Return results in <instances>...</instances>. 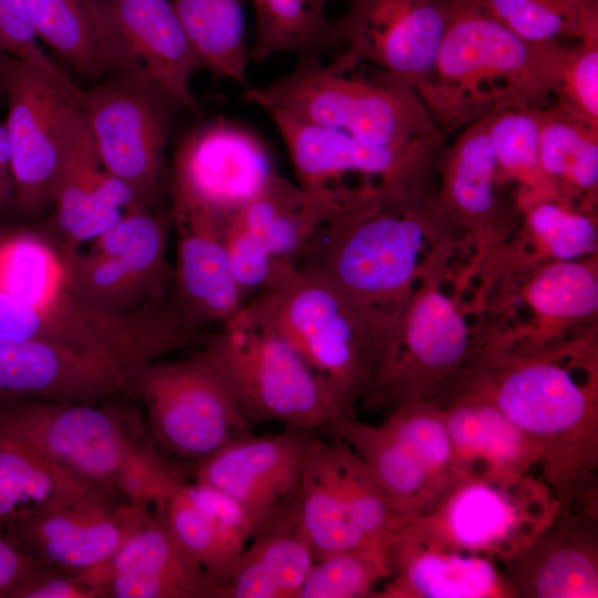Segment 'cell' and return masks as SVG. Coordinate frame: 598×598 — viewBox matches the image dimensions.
Returning <instances> with one entry per match:
<instances>
[{
    "mask_svg": "<svg viewBox=\"0 0 598 598\" xmlns=\"http://www.w3.org/2000/svg\"><path fill=\"white\" fill-rule=\"evenodd\" d=\"M332 202L330 187L307 189L276 172L229 219L251 234L276 260L296 264Z\"/></svg>",
    "mask_w": 598,
    "mask_h": 598,
    "instance_id": "obj_27",
    "label": "cell"
},
{
    "mask_svg": "<svg viewBox=\"0 0 598 598\" xmlns=\"http://www.w3.org/2000/svg\"><path fill=\"white\" fill-rule=\"evenodd\" d=\"M478 355L455 303L435 286H422L401 312L392 363L363 401L391 411L410 401L435 400L463 378Z\"/></svg>",
    "mask_w": 598,
    "mask_h": 598,
    "instance_id": "obj_12",
    "label": "cell"
},
{
    "mask_svg": "<svg viewBox=\"0 0 598 598\" xmlns=\"http://www.w3.org/2000/svg\"><path fill=\"white\" fill-rule=\"evenodd\" d=\"M38 38L80 76L99 82L134 66L94 14L89 0H29Z\"/></svg>",
    "mask_w": 598,
    "mask_h": 598,
    "instance_id": "obj_30",
    "label": "cell"
},
{
    "mask_svg": "<svg viewBox=\"0 0 598 598\" xmlns=\"http://www.w3.org/2000/svg\"><path fill=\"white\" fill-rule=\"evenodd\" d=\"M538 116L540 165L556 198L591 207L598 187V127L554 103Z\"/></svg>",
    "mask_w": 598,
    "mask_h": 598,
    "instance_id": "obj_31",
    "label": "cell"
},
{
    "mask_svg": "<svg viewBox=\"0 0 598 598\" xmlns=\"http://www.w3.org/2000/svg\"><path fill=\"white\" fill-rule=\"evenodd\" d=\"M182 548L205 570L219 588L241 554L231 547L203 513L187 498L182 485L156 506Z\"/></svg>",
    "mask_w": 598,
    "mask_h": 598,
    "instance_id": "obj_45",
    "label": "cell"
},
{
    "mask_svg": "<svg viewBox=\"0 0 598 598\" xmlns=\"http://www.w3.org/2000/svg\"><path fill=\"white\" fill-rule=\"evenodd\" d=\"M171 213L177 231L173 301L197 328L221 326L245 303L228 260L225 223L193 208L172 206Z\"/></svg>",
    "mask_w": 598,
    "mask_h": 598,
    "instance_id": "obj_23",
    "label": "cell"
},
{
    "mask_svg": "<svg viewBox=\"0 0 598 598\" xmlns=\"http://www.w3.org/2000/svg\"><path fill=\"white\" fill-rule=\"evenodd\" d=\"M554 104L598 127V34L568 45Z\"/></svg>",
    "mask_w": 598,
    "mask_h": 598,
    "instance_id": "obj_47",
    "label": "cell"
},
{
    "mask_svg": "<svg viewBox=\"0 0 598 598\" xmlns=\"http://www.w3.org/2000/svg\"><path fill=\"white\" fill-rule=\"evenodd\" d=\"M526 226L554 259L571 261L597 249V228L586 210L557 198H545L520 208Z\"/></svg>",
    "mask_w": 598,
    "mask_h": 598,
    "instance_id": "obj_46",
    "label": "cell"
},
{
    "mask_svg": "<svg viewBox=\"0 0 598 598\" xmlns=\"http://www.w3.org/2000/svg\"><path fill=\"white\" fill-rule=\"evenodd\" d=\"M11 142L6 124L0 123V174L9 178Z\"/></svg>",
    "mask_w": 598,
    "mask_h": 598,
    "instance_id": "obj_52",
    "label": "cell"
},
{
    "mask_svg": "<svg viewBox=\"0 0 598 598\" xmlns=\"http://www.w3.org/2000/svg\"><path fill=\"white\" fill-rule=\"evenodd\" d=\"M266 113L286 145L298 184L307 189L331 187L346 175L426 184L446 142L439 133L400 147L375 146L277 111Z\"/></svg>",
    "mask_w": 598,
    "mask_h": 598,
    "instance_id": "obj_15",
    "label": "cell"
},
{
    "mask_svg": "<svg viewBox=\"0 0 598 598\" xmlns=\"http://www.w3.org/2000/svg\"><path fill=\"white\" fill-rule=\"evenodd\" d=\"M349 1H352V0H349Z\"/></svg>",
    "mask_w": 598,
    "mask_h": 598,
    "instance_id": "obj_56",
    "label": "cell"
},
{
    "mask_svg": "<svg viewBox=\"0 0 598 598\" xmlns=\"http://www.w3.org/2000/svg\"><path fill=\"white\" fill-rule=\"evenodd\" d=\"M3 53H4V52L0 50V61H1V58H2V54H3ZM0 92H2V91H1V84H0Z\"/></svg>",
    "mask_w": 598,
    "mask_h": 598,
    "instance_id": "obj_54",
    "label": "cell"
},
{
    "mask_svg": "<svg viewBox=\"0 0 598 598\" xmlns=\"http://www.w3.org/2000/svg\"><path fill=\"white\" fill-rule=\"evenodd\" d=\"M312 437L307 431L290 429L264 436L251 433L198 462L195 482L237 501L258 529L298 493Z\"/></svg>",
    "mask_w": 598,
    "mask_h": 598,
    "instance_id": "obj_19",
    "label": "cell"
},
{
    "mask_svg": "<svg viewBox=\"0 0 598 598\" xmlns=\"http://www.w3.org/2000/svg\"><path fill=\"white\" fill-rule=\"evenodd\" d=\"M11 598H102V595L82 574L41 564Z\"/></svg>",
    "mask_w": 598,
    "mask_h": 598,
    "instance_id": "obj_50",
    "label": "cell"
},
{
    "mask_svg": "<svg viewBox=\"0 0 598 598\" xmlns=\"http://www.w3.org/2000/svg\"><path fill=\"white\" fill-rule=\"evenodd\" d=\"M382 424L445 485L461 473L442 409L434 400L421 399L399 405Z\"/></svg>",
    "mask_w": 598,
    "mask_h": 598,
    "instance_id": "obj_43",
    "label": "cell"
},
{
    "mask_svg": "<svg viewBox=\"0 0 598 598\" xmlns=\"http://www.w3.org/2000/svg\"><path fill=\"white\" fill-rule=\"evenodd\" d=\"M336 440L344 441L377 481L416 516L425 512L447 486L433 476L382 423L365 424L352 417L342 423Z\"/></svg>",
    "mask_w": 598,
    "mask_h": 598,
    "instance_id": "obj_34",
    "label": "cell"
},
{
    "mask_svg": "<svg viewBox=\"0 0 598 598\" xmlns=\"http://www.w3.org/2000/svg\"><path fill=\"white\" fill-rule=\"evenodd\" d=\"M130 374L68 347L0 338V402L38 399L102 404L133 399Z\"/></svg>",
    "mask_w": 598,
    "mask_h": 598,
    "instance_id": "obj_17",
    "label": "cell"
},
{
    "mask_svg": "<svg viewBox=\"0 0 598 598\" xmlns=\"http://www.w3.org/2000/svg\"><path fill=\"white\" fill-rule=\"evenodd\" d=\"M358 66L339 54L300 58L288 74L246 89L244 100L369 145L400 147L443 133L412 87Z\"/></svg>",
    "mask_w": 598,
    "mask_h": 598,
    "instance_id": "obj_6",
    "label": "cell"
},
{
    "mask_svg": "<svg viewBox=\"0 0 598 598\" xmlns=\"http://www.w3.org/2000/svg\"><path fill=\"white\" fill-rule=\"evenodd\" d=\"M337 480L351 518L367 545L386 550L417 516L399 503L342 440L330 443Z\"/></svg>",
    "mask_w": 598,
    "mask_h": 598,
    "instance_id": "obj_36",
    "label": "cell"
},
{
    "mask_svg": "<svg viewBox=\"0 0 598 598\" xmlns=\"http://www.w3.org/2000/svg\"><path fill=\"white\" fill-rule=\"evenodd\" d=\"M68 291L95 308L124 312L163 302L142 279L114 258L90 250H60Z\"/></svg>",
    "mask_w": 598,
    "mask_h": 598,
    "instance_id": "obj_40",
    "label": "cell"
},
{
    "mask_svg": "<svg viewBox=\"0 0 598 598\" xmlns=\"http://www.w3.org/2000/svg\"><path fill=\"white\" fill-rule=\"evenodd\" d=\"M334 21L338 54L415 92L431 75L450 0H352Z\"/></svg>",
    "mask_w": 598,
    "mask_h": 598,
    "instance_id": "obj_14",
    "label": "cell"
},
{
    "mask_svg": "<svg viewBox=\"0 0 598 598\" xmlns=\"http://www.w3.org/2000/svg\"><path fill=\"white\" fill-rule=\"evenodd\" d=\"M568 45L527 41L475 0H450L434 69L416 93L445 135L502 109H544L555 101Z\"/></svg>",
    "mask_w": 598,
    "mask_h": 598,
    "instance_id": "obj_4",
    "label": "cell"
},
{
    "mask_svg": "<svg viewBox=\"0 0 598 598\" xmlns=\"http://www.w3.org/2000/svg\"><path fill=\"white\" fill-rule=\"evenodd\" d=\"M133 399L145 410L155 444L196 461L251 434L214 352L205 348L181 361H152L131 375Z\"/></svg>",
    "mask_w": 598,
    "mask_h": 598,
    "instance_id": "obj_10",
    "label": "cell"
},
{
    "mask_svg": "<svg viewBox=\"0 0 598 598\" xmlns=\"http://www.w3.org/2000/svg\"><path fill=\"white\" fill-rule=\"evenodd\" d=\"M41 564L19 549L0 528V598H11Z\"/></svg>",
    "mask_w": 598,
    "mask_h": 598,
    "instance_id": "obj_51",
    "label": "cell"
},
{
    "mask_svg": "<svg viewBox=\"0 0 598 598\" xmlns=\"http://www.w3.org/2000/svg\"><path fill=\"white\" fill-rule=\"evenodd\" d=\"M200 63L213 74L248 89L250 49L245 0H169Z\"/></svg>",
    "mask_w": 598,
    "mask_h": 598,
    "instance_id": "obj_33",
    "label": "cell"
},
{
    "mask_svg": "<svg viewBox=\"0 0 598 598\" xmlns=\"http://www.w3.org/2000/svg\"><path fill=\"white\" fill-rule=\"evenodd\" d=\"M558 511L553 491L533 473L462 471L413 524L440 545L503 567Z\"/></svg>",
    "mask_w": 598,
    "mask_h": 598,
    "instance_id": "obj_9",
    "label": "cell"
},
{
    "mask_svg": "<svg viewBox=\"0 0 598 598\" xmlns=\"http://www.w3.org/2000/svg\"><path fill=\"white\" fill-rule=\"evenodd\" d=\"M11 182L0 174V206L4 205L10 197Z\"/></svg>",
    "mask_w": 598,
    "mask_h": 598,
    "instance_id": "obj_53",
    "label": "cell"
},
{
    "mask_svg": "<svg viewBox=\"0 0 598 598\" xmlns=\"http://www.w3.org/2000/svg\"><path fill=\"white\" fill-rule=\"evenodd\" d=\"M182 489L216 532L241 553L257 530L249 513L233 497L212 486L184 482Z\"/></svg>",
    "mask_w": 598,
    "mask_h": 598,
    "instance_id": "obj_49",
    "label": "cell"
},
{
    "mask_svg": "<svg viewBox=\"0 0 598 598\" xmlns=\"http://www.w3.org/2000/svg\"><path fill=\"white\" fill-rule=\"evenodd\" d=\"M82 575L102 598H219L218 586L151 507L106 561Z\"/></svg>",
    "mask_w": 598,
    "mask_h": 598,
    "instance_id": "obj_18",
    "label": "cell"
},
{
    "mask_svg": "<svg viewBox=\"0 0 598 598\" xmlns=\"http://www.w3.org/2000/svg\"><path fill=\"white\" fill-rule=\"evenodd\" d=\"M80 105L104 171L151 206L166 175V147L183 109L144 71L114 73L82 90Z\"/></svg>",
    "mask_w": 598,
    "mask_h": 598,
    "instance_id": "obj_11",
    "label": "cell"
},
{
    "mask_svg": "<svg viewBox=\"0 0 598 598\" xmlns=\"http://www.w3.org/2000/svg\"><path fill=\"white\" fill-rule=\"evenodd\" d=\"M276 173L264 142L223 117L199 124L175 151L168 185L172 206L198 209L223 223Z\"/></svg>",
    "mask_w": 598,
    "mask_h": 598,
    "instance_id": "obj_13",
    "label": "cell"
},
{
    "mask_svg": "<svg viewBox=\"0 0 598 598\" xmlns=\"http://www.w3.org/2000/svg\"><path fill=\"white\" fill-rule=\"evenodd\" d=\"M558 355L487 350L457 383L493 403L535 446L560 513L597 505V373L585 381Z\"/></svg>",
    "mask_w": 598,
    "mask_h": 598,
    "instance_id": "obj_2",
    "label": "cell"
},
{
    "mask_svg": "<svg viewBox=\"0 0 598 598\" xmlns=\"http://www.w3.org/2000/svg\"><path fill=\"white\" fill-rule=\"evenodd\" d=\"M255 14L250 59L262 62L278 53L298 59L337 50L334 21L328 16L332 0H245Z\"/></svg>",
    "mask_w": 598,
    "mask_h": 598,
    "instance_id": "obj_35",
    "label": "cell"
},
{
    "mask_svg": "<svg viewBox=\"0 0 598 598\" xmlns=\"http://www.w3.org/2000/svg\"><path fill=\"white\" fill-rule=\"evenodd\" d=\"M0 84L8 102L13 199L25 214L52 206L73 161L93 146L79 97L32 64L3 53Z\"/></svg>",
    "mask_w": 598,
    "mask_h": 598,
    "instance_id": "obj_8",
    "label": "cell"
},
{
    "mask_svg": "<svg viewBox=\"0 0 598 598\" xmlns=\"http://www.w3.org/2000/svg\"><path fill=\"white\" fill-rule=\"evenodd\" d=\"M31 307V306H30ZM30 309V308H29ZM29 312V311H28ZM27 320H28V316H27ZM25 340H27V324H25Z\"/></svg>",
    "mask_w": 598,
    "mask_h": 598,
    "instance_id": "obj_55",
    "label": "cell"
},
{
    "mask_svg": "<svg viewBox=\"0 0 598 598\" xmlns=\"http://www.w3.org/2000/svg\"><path fill=\"white\" fill-rule=\"evenodd\" d=\"M297 512L315 560L342 550L370 547L357 529L339 487L330 443L316 437L311 440L298 488Z\"/></svg>",
    "mask_w": 598,
    "mask_h": 598,
    "instance_id": "obj_32",
    "label": "cell"
},
{
    "mask_svg": "<svg viewBox=\"0 0 598 598\" xmlns=\"http://www.w3.org/2000/svg\"><path fill=\"white\" fill-rule=\"evenodd\" d=\"M518 37L566 43L598 34V0H475Z\"/></svg>",
    "mask_w": 598,
    "mask_h": 598,
    "instance_id": "obj_39",
    "label": "cell"
},
{
    "mask_svg": "<svg viewBox=\"0 0 598 598\" xmlns=\"http://www.w3.org/2000/svg\"><path fill=\"white\" fill-rule=\"evenodd\" d=\"M150 507L96 495L3 532L43 565L80 575L106 561Z\"/></svg>",
    "mask_w": 598,
    "mask_h": 598,
    "instance_id": "obj_16",
    "label": "cell"
},
{
    "mask_svg": "<svg viewBox=\"0 0 598 598\" xmlns=\"http://www.w3.org/2000/svg\"><path fill=\"white\" fill-rule=\"evenodd\" d=\"M331 188L332 205L296 265L369 306L401 315L431 235L455 224L425 186L365 181Z\"/></svg>",
    "mask_w": 598,
    "mask_h": 598,
    "instance_id": "obj_1",
    "label": "cell"
},
{
    "mask_svg": "<svg viewBox=\"0 0 598 598\" xmlns=\"http://www.w3.org/2000/svg\"><path fill=\"white\" fill-rule=\"evenodd\" d=\"M503 569L512 598H597V518L558 512Z\"/></svg>",
    "mask_w": 598,
    "mask_h": 598,
    "instance_id": "obj_22",
    "label": "cell"
},
{
    "mask_svg": "<svg viewBox=\"0 0 598 598\" xmlns=\"http://www.w3.org/2000/svg\"><path fill=\"white\" fill-rule=\"evenodd\" d=\"M539 110L508 107L485 117L501 176L518 187L515 200L519 209L539 199L556 198L540 165Z\"/></svg>",
    "mask_w": 598,
    "mask_h": 598,
    "instance_id": "obj_37",
    "label": "cell"
},
{
    "mask_svg": "<svg viewBox=\"0 0 598 598\" xmlns=\"http://www.w3.org/2000/svg\"><path fill=\"white\" fill-rule=\"evenodd\" d=\"M388 578L378 598H512L503 567L426 537L413 522L385 550Z\"/></svg>",
    "mask_w": 598,
    "mask_h": 598,
    "instance_id": "obj_21",
    "label": "cell"
},
{
    "mask_svg": "<svg viewBox=\"0 0 598 598\" xmlns=\"http://www.w3.org/2000/svg\"><path fill=\"white\" fill-rule=\"evenodd\" d=\"M389 576L385 551L359 547L315 560L299 598H363Z\"/></svg>",
    "mask_w": 598,
    "mask_h": 598,
    "instance_id": "obj_44",
    "label": "cell"
},
{
    "mask_svg": "<svg viewBox=\"0 0 598 598\" xmlns=\"http://www.w3.org/2000/svg\"><path fill=\"white\" fill-rule=\"evenodd\" d=\"M96 495L109 496L32 447L0 436L2 530Z\"/></svg>",
    "mask_w": 598,
    "mask_h": 598,
    "instance_id": "obj_28",
    "label": "cell"
},
{
    "mask_svg": "<svg viewBox=\"0 0 598 598\" xmlns=\"http://www.w3.org/2000/svg\"><path fill=\"white\" fill-rule=\"evenodd\" d=\"M220 588V598H299L315 563L301 533L297 494L258 527Z\"/></svg>",
    "mask_w": 598,
    "mask_h": 598,
    "instance_id": "obj_25",
    "label": "cell"
},
{
    "mask_svg": "<svg viewBox=\"0 0 598 598\" xmlns=\"http://www.w3.org/2000/svg\"><path fill=\"white\" fill-rule=\"evenodd\" d=\"M93 12L136 70L177 103L197 110L190 81L200 63L169 0H89Z\"/></svg>",
    "mask_w": 598,
    "mask_h": 598,
    "instance_id": "obj_20",
    "label": "cell"
},
{
    "mask_svg": "<svg viewBox=\"0 0 598 598\" xmlns=\"http://www.w3.org/2000/svg\"><path fill=\"white\" fill-rule=\"evenodd\" d=\"M172 223L171 210L161 215L136 205L94 239L91 249L117 260L164 299L172 276L166 260Z\"/></svg>",
    "mask_w": 598,
    "mask_h": 598,
    "instance_id": "obj_38",
    "label": "cell"
},
{
    "mask_svg": "<svg viewBox=\"0 0 598 598\" xmlns=\"http://www.w3.org/2000/svg\"><path fill=\"white\" fill-rule=\"evenodd\" d=\"M0 50L45 72L80 99L83 89L40 49L29 0H0Z\"/></svg>",
    "mask_w": 598,
    "mask_h": 598,
    "instance_id": "obj_48",
    "label": "cell"
},
{
    "mask_svg": "<svg viewBox=\"0 0 598 598\" xmlns=\"http://www.w3.org/2000/svg\"><path fill=\"white\" fill-rule=\"evenodd\" d=\"M60 250L33 233L0 238V291L33 307H45L64 290Z\"/></svg>",
    "mask_w": 598,
    "mask_h": 598,
    "instance_id": "obj_41",
    "label": "cell"
},
{
    "mask_svg": "<svg viewBox=\"0 0 598 598\" xmlns=\"http://www.w3.org/2000/svg\"><path fill=\"white\" fill-rule=\"evenodd\" d=\"M219 361L251 426L275 421L290 430L338 437L353 410L283 337L233 318L206 344Z\"/></svg>",
    "mask_w": 598,
    "mask_h": 598,
    "instance_id": "obj_7",
    "label": "cell"
},
{
    "mask_svg": "<svg viewBox=\"0 0 598 598\" xmlns=\"http://www.w3.org/2000/svg\"><path fill=\"white\" fill-rule=\"evenodd\" d=\"M529 308L548 323L582 320L598 309V279L594 265L554 260L533 274L525 287Z\"/></svg>",
    "mask_w": 598,
    "mask_h": 598,
    "instance_id": "obj_42",
    "label": "cell"
},
{
    "mask_svg": "<svg viewBox=\"0 0 598 598\" xmlns=\"http://www.w3.org/2000/svg\"><path fill=\"white\" fill-rule=\"evenodd\" d=\"M435 402L442 409L461 472L528 474L538 468L535 446L486 399L457 389Z\"/></svg>",
    "mask_w": 598,
    "mask_h": 598,
    "instance_id": "obj_26",
    "label": "cell"
},
{
    "mask_svg": "<svg viewBox=\"0 0 598 598\" xmlns=\"http://www.w3.org/2000/svg\"><path fill=\"white\" fill-rule=\"evenodd\" d=\"M434 169L440 175L435 198L456 226L474 235H492L511 214L485 117L460 130L450 144L444 143Z\"/></svg>",
    "mask_w": 598,
    "mask_h": 598,
    "instance_id": "obj_24",
    "label": "cell"
},
{
    "mask_svg": "<svg viewBox=\"0 0 598 598\" xmlns=\"http://www.w3.org/2000/svg\"><path fill=\"white\" fill-rule=\"evenodd\" d=\"M113 402H0V436L50 457L114 499L158 506L185 481L146 424Z\"/></svg>",
    "mask_w": 598,
    "mask_h": 598,
    "instance_id": "obj_5",
    "label": "cell"
},
{
    "mask_svg": "<svg viewBox=\"0 0 598 598\" xmlns=\"http://www.w3.org/2000/svg\"><path fill=\"white\" fill-rule=\"evenodd\" d=\"M136 205L130 188L102 168L94 146L86 148L66 171L52 202L62 248L75 249L96 239Z\"/></svg>",
    "mask_w": 598,
    "mask_h": 598,
    "instance_id": "obj_29",
    "label": "cell"
},
{
    "mask_svg": "<svg viewBox=\"0 0 598 598\" xmlns=\"http://www.w3.org/2000/svg\"><path fill=\"white\" fill-rule=\"evenodd\" d=\"M400 317L355 299L312 270L282 262L234 318L283 337L354 408L392 363Z\"/></svg>",
    "mask_w": 598,
    "mask_h": 598,
    "instance_id": "obj_3",
    "label": "cell"
}]
</instances>
